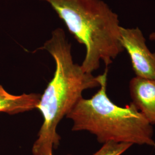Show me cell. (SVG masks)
Listing matches in <instances>:
<instances>
[{
    "mask_svg": "<svg viewBox=\"0 0 155 155\" xmlns=\"http://www.w3.org/2000/svg\"><path fill=\"white\" fill-rule=\"evenodd\" d=\"M40 49L50 53L56 67L37 107L43 116V123L36 140L51 143L56 148L61 139L56 132L59 123L83 98L84 90L100 87V75L94 77L84 71L81 65L74 62L71 45L61 28L55 29Z\"/></svg>",
    "mask_w": 155,
    "mask_h": 155,
    "instance_id": "6da1fadb",
    "label": "cell"
},
{
    "mask_svg": "<svg viewBox=\"0 0 155 155\" xmlns=\"http://www.w3.org/2000/svg\"><path fill=\"white\" fill-rule=\"evenodd\" d=\"M48 2L78 41L86 47L81 65L92 74L102 61L107 67L124 49L118 16L102 0H40Z\"/></svg>",
    "mask_w": 155,
    "mask_h": 155,
    "instance_id": "7a4b0ae2",
    "label": "cell"
},
{
    "mask_svg": "<svg viewBox=\"0 0 155 155\" xmlns=\"http://www.w3.org/2000/svg\"><path fill=\"white\" fill-rule=\"evenodd\" d=\"M107 68L100 75V89L89 99L82 98L67 114L72 131H87L100 143L114 141L155 147L153 130L130 102L125 107L114 104L106 93Z\"/></svg>",
    "mask_w": 155,
    "mask_h": 155,
    "instance_id": "3957f363",
    "label": "cell"
},
{
    "mask_svg": "<svg viewBox=\"0 0 155 155\" xmlns=\"http://www.w3.org/2000/svg\"><path fill=\"white\" fill-rule=\"evenodd\" d=\"M121 41L130 58L136 77L155 80V53L148 48L140 28L121 27Z\"/></svg>",
    "mask_w": 155,
    "mask_h": 155,
    "instance_id": "277c9868",
    "label": "cell"
},
{
    "mask_svg": "<svg viewBox=\"0 0 155 155\" xmlns=\"http://www.w3.org/2000/svg\"><path fill=\"white\" fill-rule=\"evenodd\" d=\"M132 103L151 125H155V80L135 77L129 82Z\"/></svg>",
    "mask_w": 155,
    "mask_h": 155,
    "instance_id": "5b68a950",
    "label": "cell"
},
{
    "mask_svg": "<svg viewBox=\"0 0 155 155\" xmlns=\"http://www.w3.org/2000/svg\"><path fill=\"white\" fill-rule=\"evenodd\" d=\"M40 97L38 93L12 95L0 84V112L13 115L32 110L37 109Z\"/></svg>",
    "mask_w": 155,
    "mask_h": 155,
    "instance_id": "8992f818",
    "label": "cell"
},
{
    "mask_svg": "<svg viewBox=\"0 0 155 155\" xmlns=\"http://www.w3.org/2000/svg\"><path fill=\"white\" fill-rule=\"evenodd\" d=\"M132 145L127 143L109 141L104 143L101 149L93 155H121Z\"/></svg>",
    "mask_w": 155,
    "mask_h": 155,
    "instance_id": "52a82bcc",
    "label": "cell"
},
{
    "mask_svg": "<svg viewBox=\"0 0 155 155\" xmlns=\"http://www.w3.org/2000/svg\"><path fill=\"white\" fill-rule=\"evenodd\" d=\"M54 148V145L51 143L36 140L33 144L32 153L33 155H53Z\"/></svg>",
    "mask_w": 155,
    "mask_h": 155,
    "instance_id": "ba28073f",
    "label": "cell"
},
{
    "mask_svg": "<svg viewBox=\"0 0 155 155\" xmlns=\"http://www.w3.org/2000/svg\"><path fill=\"white\" fill-rule=\"evenodd\" d=\"M150 40H152V41H155V31L152 32L150 35V37H149Z\"/></svg>",
    "mask_w": 155,
    "mask_h": 155,
    "instance_id": "9c48e42d",
    "label": "cell"
}]
</instances>
